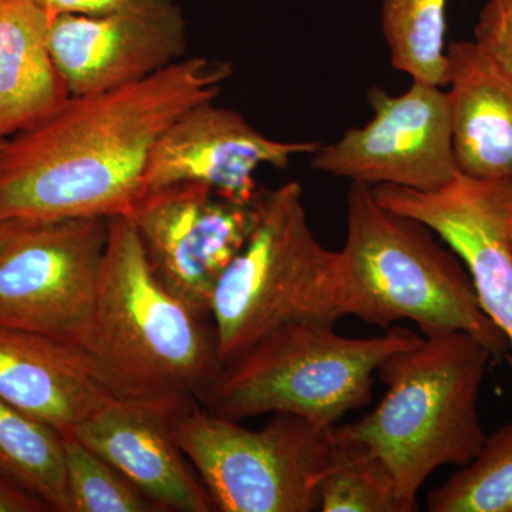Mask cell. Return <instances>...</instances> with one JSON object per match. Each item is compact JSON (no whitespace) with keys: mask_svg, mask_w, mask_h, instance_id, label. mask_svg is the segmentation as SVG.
I'll return each mask as SVG.
<instances>
[{"mask_svg":"<svg viewBox=\"0 0 512 512\" xmlns=\"http://www.w3.org/2000/svg\"><path fill=\"white\" fill-rule=\"evenodd\" d=\"M431 512H512V423L487 436L473 461L430 491Z\"/></svg>","mask_w":512,"mask_h":512,"instance_id":"cell-21","label":"cell"},{"mask_svg":"<svg viewBox=\"0 0 512 512\" xmlns=\"http://www.w3.org/2000/svg\"><path fill=\"white\" fill-rule=\"evenodd\" d=\"M339 306L343 318L384 330L407 319L424 336L468 333L493 359L508 356L507 339L485 315L461 259L441 247L429 227L383 207L365 184L348 192Z\"/></svg>","mask_w":512,"mask_h":512,"instance_id":"cell-2","label":"cell"},{"mask_svg":"<svg viewBox=\"0 0 512 512\" xmlns=\"http://www.w3.org/2000/svg\"><path fill=\"white\" fill-rule=\"evenodd\" d=\"M335 440V439H333ZM322 512H413L390 467L357 444L335 440L332 461L319 484Z\"/></svg>","mask_w":512,"mask_h":512,"instance_id":"cell-20","label":"cell"},{"mask_svg":"<svg viewBox=\"0 0 512 512\" xmlns=\"http://www.w3.org/2000/svg\"><path fill=\"white\" fill-rule=\"evenodd\" d=\"M231 64L184 57L140 82L72 96L0 151V221L111 218L144 192L148 158L181 114L217 99Z\"/></svg>","mask_w":512,"mask_h":512,"instance_id":"cell-1","label":"cell"},{"mask_svg":"<svg viewBox=\"0 0 512 512\" xmlns=\"http://www.w3.org/2000/svg\"><path fill=\"white\" fill-rule=\"evenodd\" d=\"M421 340L399 326L353 339L330 323H285L225 363L198 402L232 421L288 413L329 429L370 402L373 376L387 356Z\"/></svg>","mask_w":512,"mask_h":512,"instance_id":"cell-5","label":"cell"},{"mask_svg":"<svg viewBox=\"0 0 512 512\" xmlns=\"http://www.w3.org/2000/svg\"><path fill=\"white\" fill-rule=\"evenodd\" d=\"M0 474L50 511L72 512L63 436L0 400Z\"/></svg>","mask_w":512,"mask_h":512,"instance_id":"cell-18","label":"cell"},{"mask_svg":"<svg viewBox=\"0 0 512 512\" xmlns=\"http://www.w3.org/2000/svg\"><path fill=\"white\" fill-rule=\"evenodd\" d=\"M148 393L90 350L39 333L0 328V400L60 433L109 404Z\"/></svg>","mask_w":512,"mask_h":512,"instance_id":"cell-15","label":"cell"},{"mask_svg":"<svg viewBox=\"0 0 512 512\" xmlns=\"http://www.w3.org/2000/svg\"><path fill=\"white\" fill-rule=\"evenodd\" d=\"M205 319L161 284L130 220L111 217L86 349L144 392L198 402L222 369Z\"/></svg>","mask_w":512,"mask_h":512,"instance_id":"cell-4","label":"cell"},{"mask_svg":"<svg viewBox=\"0 0 512 512\" xmlns=\"http://www.w3.org/2000/svg\"><path fill=\"white\" fill-rule=\"evenodd\" d=\"M109 221H0V328L87 348Z\"/></svg>","mask_w":512,"mask_h":512,"instance_id":"cell-8","label":"cell"},{"mask_svg":"<svg viewBox=\"0 0 512 512\" xmlns=\"http://www.w3.org/2000/svg\"><path fill=\"white\" fill-rule=\"evenodd\" d=\"M6 138H0V151H2L3 144H5Z\"/></svg>","mask_w":512,"mask_h":512,"instance_id":"cell-26","label":"cell"},{"mask_svg":"<svg viewBox=\"0 0 512 512\" xmlns=\"http://www.w3.org/2000/svg\"><path fill=\"white\" fill-rule=\"evenodd\" d=\"M262 430L208 412L192 400L175 434L222 512L319 510V484L332 461V427L275 413Z\"/></svg>","mask_w":512,"mask_h":512,"instance_id":"cell-7","label":"cell"},{"mask_svg":"<svg viewBox=\"0 0 512 512\" xmlns=\"http://www.w3.org/2000/svg\"><path fill=\"white\" fill-rule=\"evenodd\" d=\"M474 42L512 74V0H490L481 9Z\"/></svg>","mask_w":512,"mask_h":512,"instance_id":"cell-23","label":"cell"},{"mask_svg":"<svg viewBox=\"0 0 512 512\" xmlns=\"http://www.w3.org/2000/svg\"><path fill=\"white\" fill-rule=\"evenodd\" d=\"M373 116L349 128L329 146L312 154L313 170L346 178L352 184L397 185L433 191L450 183L458 171L448 93L443 87L413 82L392 96L380 87L367 92Z\"/></svg>","mask_w":512,"mask_h":512,"instance_id":"cell-10","label":"cell"},{"mask_svg":"<svg viewBox=\"0 0 512 512\" xmlns=\"http://www.w3.org/2000/svg\"><path fill=\"white\" fill-rule=\"evenodd\" d=\"M192 400L181 394L126 397L69 433L116 468L161 511H214L210 493L192 474L175 434L178 414Z\"/></svg>","mask_w":512,"mask_h":512,"instance_id":"cell-14","label":"cell"},{"mask_svg":"<svg viewBox=\"0 0 512 512\" xmlns=\"http://www.w3.org/2000/svg\"><path fill=\"white\" fill-rule=\"evenodd\" d=\"M372 191L383 207L426 225L461 259L485 315L507 339L512 372V181L458 173L433 191Z\"/></svg>","mask_w":512,"mask_h":512,"instance_id":"cell-11","label":"cell"},{"mask_svg":"<svg viewBox=\"0 0 512 512\" xmlns=\"http://www.w3.org/2000/svg\"><path fill=\"white\" fill-rule=\"evenodd\" d=\"M319 141H278L264 136L238 111L204 101L181 114L158 138L148 158L144 191L195 183L221 197L255 204L261 165L284 168L295 156L313 154Z\"/></svg>","mask_w":512,"mask_h":512,"instance_id":"cell-13","label":"cell"},{"mask_svg":"<svg viewBox=\"0 0 512 512\" xmlns=\"http://www.w3.org/2000/svg\"><path fill=\"white\" fill-rule=\"evenodd\" d=\"M72 512L161 511L73 434H62Z\"/></svg>","mask_w":512,"mask_h":512,"instance_id":"cell-22","label":"cell"},{"mask_svg":"<svg viewBox=\"0 0 512 512\" xmlns=\"http://www.w3.org/2000/svg\"><path fill=\"white\" fill-rule=\"evenodd\" d=\"M187 47L174 0H130L107 15H60L50 25V50L72 96L140 82L183 60Z\"/></svg>","mask_w":512,"mask_h":512,"instance_id":"cell-12","label":"cell"},{"mask_svg":"<svg viewBox=\"0 0 512 512\" xmlns=\"http://www.w3.org/2000/svg\"><path fill=\"white\" fill-rule=\"evenodd\" d=\"M447 0H382V29L394 69L413 82L447 84Z\"/></svg>","mask_w":512,"mask_h":512,"instance_id":"cell-19","label":"cell"},{"mask_svg":"<svg viewBox=\"0 0 512 512\" xmlns=\"http://www.w3.org/2000/svg\"><path fill=\"white\" fill-rule=\"evenodd\" d=\"M211 316L222 366L285 323L343 318L339 252L313 234L301 184L262 190L255 227L218 282Z\"/></svg>","mask_w":512,"mask_h":512,"instance_id":"cell-6","label":"cell"},{"mask_svg":"<svg viewBox=\"0 0 512 512\" xmlns=\"http://www.w3.org/2000/svg\"><path fill=\"white\" fill-rule=\"evenodd\" d=\"M50 19L60 15L103 16L123 8L130 0H35Z\"/></svg>","mask_w":512,"mask_h":512,"instance_id":"cell-24","label":"cell"},{"mask_svg":"<svg viewBox=\"0 0 512 512\" xmlns=\"http://www.w3.org/2000/svg\"><path fill=\"white\" fill-rule=\"evenodd\" d=\"M50 511L43 501L0 474V512Z\"/></svg>","mask_w":512,"mask_h":512,"instance_id":"cell-25","label":"cell"},{"mask_svg":"<svg viewBox=\"0 0 512 512\" xmlns=\"http://www.w3.org/2000/svg\"><path fill=\"white\" fill-rule=\"evenodd\" d=\"M258 201L239 204L205 185L178 183L144 191L124 217L161 284L208 318L218 282L255 227Z\"/></svg>","mask_w":512,"mask_h":512,"instance_id":"cell-9","label":"cell"},{"mask_svg":"<svg viewBox=\"0 0 512 512\" xmlns=\"http://www.w3.org/2000/svg\"><path fill=\"white\" fill-rule=\"evenodd\" d=\"M491 359L464 332L397 350L377 367L387 387L382 402L355 423L332 426L333 439L382 458L417 510V494L437 468L467 466L484 446L478 400Z\"/></svg>","mask_w":512,"mask_h":512,"instance_id":"cell-3","label":"cell"},{"mask_svg":"<svg viewBox=\"0 0 512 512\" xmlns=\"http://www.w3.org/2000/svg\"><path fill=\"white\" fill-rule=\"evenodd\" d=\"M50 25L35 0H0V138L40 126L72 99L50 50Z\"/></svg>","mask_w":512,"mask_h":512,"instance_id":"cell-17","label":"cell"},{"mask_svg":"<svg viewBox=\"0 0 512 512\" xmlns=\"http://www.w3.org/2000/svg\"><path fill=\"white\" fill-rule=\"evenodd\" d=\"M447 62L458 171L512 181V74L476 42L451 43Z\"/></svg>","mask_w":512,"mask_h":512,"instance_id":"cell-16","label":"cell"}]
</instances>
